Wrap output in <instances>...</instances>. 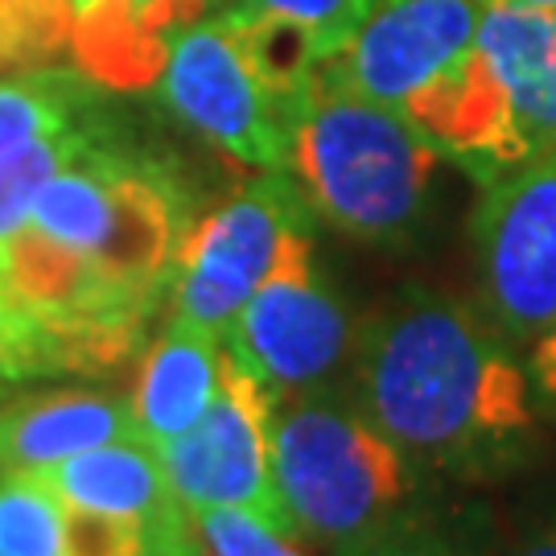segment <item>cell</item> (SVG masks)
Masks as SVG:
<instances>
[{
    "instance_id": "obj_1",
    "label": "cell",
    "mask_w": 556,
    "mask_h": 556,
    "mask_svg": "<svg viewBox=\"0 0 556 556\" xmlns=\"http://www.w3.org/2000/svg\"><path fill=\"white\" fill-rule=\"evenodd\" d=\"M186 231L178 174L100 128L0 252V379L108 376L140 355Z\"/></svg>"
},
{
    "instance_id": "obj_2",
    "label": "cell",
    "mask_w": 556,
    "mask_h": 556,
    "mask_svg": "<svg viewBox=\"0 0 556 556\" xmlns=\"http://www.w3.org/2000/svg\"><path fill=\"white\" fill-rule=\"evenodd\" d=\"M355 408L404 457L457 478H498L532 454L536 396L516 346L482 309L408 285L358 326Z\"/></svg>"
},
{
    "instance_id": "obj_3",
    "label": "cell",
    "mask_w": 556,
    "mask_h": 556,
    "mask_svg": "<svg viewBox=\"0 0 556 556\" xmlns=\"http://www.w3.org/2000/svg\"><path fill=\"white\" fill-rule=\"evenodd\" d=\"M309 211L371 248H413L433 211L441 153L400 108L318 71L289 128V161Z\"/></svg>"
},
{
    "instance_id": "obj_4",
    "label": "cell",
    "mask_w": 556,
    "mask_h": 556,
    "mask_svg": "<svg viewBox=\"0 0 556 556\" xmlns=\"http://www.w3.org/2000/svg\"><path fill=\"white\" fill-rule=\"evenodd\" d=\"M318 66V50L298 25L223 4L174 41L153 91L169 116L219 153L285 169L289 128Z\"/></svg>"
},
{
    "instance_id": "obj_5",
    "label": "cell",
    "mask_w": 556,
    "mask_h": 556,
    "mask_svg": "<svg viewBox=\"0 0 556 556\" xmlns=\"http://www.w3.org/2000/svg\"><path fill=\"white\" fill-rule=\"evenodd\" d=\"M273 475L293 532L334 556H363L396 532L417 495V466L396 441L326 392L277 400Z\"/></svg>"
},
{
    "instance_id": "obj_6",
    "label": "cell",
    "mask_w": 556,
    "mask_h": 556,
    "mask_svg": "<svg viewBox=\"0 0 556 556\" xmlns=\"http://www.w3.org/2000/svg\"><path fill=\"white\" fill-rule=\"evenodd\" d=\"M314 211L289 169H260L181 239L174 318L223 338L236 314L298 248L314 243Z\"/></svg>"
},
{
    "instance_id": "obj_7",
    "label": "cell",
    "mask_w": 556,
    "mask_h": 556,
    "mask_svg": "<svg viewBox=\"0 0 556 556\" xmlns=\"http://www.w3.org/2000/svg\"><path fill=\"white\" fill-rule=\"evenodd\" d=\"M470 239L482 314L511 346H532L556 321V153L482 186Z\"/></svg>"
},
{
    "instance_id": "obj_8",
    "label": "cell",
    "mask_w": 556,
    "mask_h": 556,
    "mask_svg": "<svg viewBox=\"0 0 556 556\" xmlns=\"http://www.w3.org/2000/svg\"><path fill=\"white\" fill-rule=\"evenodd\" d=\"M358 326L314 264V243L298 248L223 330V351L268 396L321 392L355 358Z\"/></svg>"
},
{
    "instance_id": "obj_9",
    "label": "cell",
    "mask_w": 556,
    "mask_h": 556,
    "mask_svg": "<svg viewBox=\"0 0 556 556\" xmlns=\"http://www.w3.org/2000/svg\"><path fill=\"white\" fill-rule=\"evenodd\" d=\"M273 408L277 396H268L223 351L219 396L181 438L157 445L165 478L186 516L211 507H239L264 519L268 528L298 536L273 475Z\"/></svg>"
},
{
    "instance_id": "obj_10",
    "label": "cell",
    "mask_w": 556,
    "mask_h": 556,
    "mask_svg": "<svg viewBox=\"0 0 556 556\" xmlns=\"http://www.w3.org/2000/svg\"><path fill=\"white\" fill-rule=\"evenodd\" d=\"M482 13L486 0H371L318 71L367 100L404 108L475 46Z\"/></svg>"
},
{
    "instance_id": "obj_11",
    "label": "cell",
    "mask_w": 556,
    "mask_h": 556,
    "mask_svg": "<svg viewBox=\"0 0 556 556\" xmlns=\"http://www.w3.org/2000/svg\"><path fill=\"white\" fill-rule=\"evenodd\" d=\"M400 112L417 124L420 137L438 149L441 161L470 174L478 186H491L507 169L528 161L507 91L478 46H470Z\"/></svg>"
},
{
    "instance_id": "obj_12",
    "label": "cell",
    "mask_w": 556,
    "mask_h": 556,
    "mask_svg": "<svg viewBox=\"0 0 556 556\" xmlns=\"http://www.w3.org/2000/svg\"><path fill=\"white\" fill-rule=\"evenodd\" d=\"M108 441H144L132 404L103 392H29L0 400V478H25Z\"/></svg>"
},
{
    "instance_id": "obj_13",
    "label": "cell",
    "mask_w": 556,
    "mask_h": 556,
    "mask_svg": "<svg viewBox=\"0 0 556 556\" xmlns=\"http://www.w3.org/2000/svg\"><path fill=\"white\" fill-rule=\"evenodd\" d=\"M475 46L507 91L528 161L556 153V9L486 4Z\"/></svg>"
},
{
    "instance_id": "obj_14",
    "label": "cell",
    "mask_w": 556,
    "mask_h": 556,
    "mask_svg": "<svg viewBox=\"0 0 556 556\" xmlns=\"http://www.w3.org/2000/svg\"><path fill=\"white\" fill-rule=\"evenodd\" d=\"M71 511H96V516H128L144 523L186 516L174 498L157 450L149 441H108L96 450H83L46 466L38 475Z\"/></svg>"
},
{
    "instance_id": "obj_15",
    "label": "cell",
    "mask_w": 556,
    "mask_h": 556,
    "mask_svg": "<svg viewBox=\"0 0 556 556\" xmlns=\"http://www.w3.org/2000/svg\"><path fill=\"white\" fill-rule=\"evenodd\" d=\"M219 383L223 338L169 318L161 338H153V346L140 358L132 417L144 441L157 450L165 441L181 438L219 396Z\"/></svg>"
},
{
    "instance_id": "obj_16",
    "label": "cell",
    "mask_w": 556,
    "mask_h": 556,
    "mask_svg": "<svg viewBox=\"0 0 556 556\" xmlns=\"http://www.w3.org/2000/svg\"><path fill=\"white\" fill-rule=\"evenodd\" d=\"M103 116V87L75 66H29L0 79V161L29 144Z\"/></svg>"
},
{
    "instance_id": "obj_17",
    "label": "cell",
    "mask_w": 556,
    "mask_h": 556,
    "mask_svg": "<svg viewBox=\"0 0 556 556\" xmlns=\"http://www.w3.org/2000/svg\"><path fill=\"white\" fill-rule=\"evenodd\" d=\"M75 29L71 0H0V71L50 66Z\"/></svg>"
},
{
    "instance_id": "obj_18",
    "label": "cell",
    "mask_w": 556,
    "mask_h": 556,
    "mask_svg": "<svg viewBox=\"0 0 556 556\" xmlns=\"http://www.w3.org/2000/svg\"><path fill=\"white\" fill-rule=\"evenodd\" d=\"M66 507L38 478H4L0 486V556H62Z\"/></svg>"
},
{
    "instance_id": "obj_19",
    "label": "cell",
    "mask_w": 556,
    "mask_h": 556,
    "mask_svg": "<svg viewBox=\"0 0 556 556\" xmlns=\"http://www.w3.org/2000/svg\"><path fill=\"white\" fill-rule=\"evenodd\" d=\"M190 516L144 523L128 516H96V511H71L66 507V532H62V556H153L161 536L169 528L186 523Z\"/></svg>"
},
{
    "instance_id": "obj_20",
    "label": "cell",
    "mask_w": 556,
    "mask_h": 556,
    "mask_svg": "<svg viewBox=\"0 0 556 556\" xmlns=\"http://www.w3.org/2000/svg\"><path fill=\"white\" fill-rule=\"evenodd\" d=\"M236 9H256L268 17H280L298 25L305 38L314 41L318 59H330L342 41L358 29V21L367 17L371 0H219Z\"/></svg>"
},
{
    "instance_id": "obj_21",
    "label": "cell",
    "mask_w": 556,
    "mask_h": 556,
    "mask_svg": "<svg viewBox=\"0 0 556 556\" xmlns=\"http://www.w3.org/2000/svg\"><path fill=\"white\" fill-rule=\"evenodd\" d=\"M190 523L206 556H305L289 532H277L239 507H211L190 516Z\"/></svg>"
},
{
    "instance_id": "obj_22",
    "label": "cell",
    "mask_w": 556,
    "mask_h": 556,
    "mask_svg": "<svg viewBox=\"0 0 556 556\" xmlns=\"http://www.w3.org/2000/svg\"><path fill=\"white\" fill-rule=\"evenodd\" d=\"M523 367H528V379H532L536 408L548 413V417H556V321L528 346Z\"/></svg>"
},
{
    "instance_id": "obj_23",
    "label": "cell",
    "mask_w": 556,
    "mask_h": 556,
    "mask_svg": "<svg viewBox=\"0 0 556 556\" xmlns=\"http://www.w3.org/2000/svg\"><path fill=\"white\" fill-rule=\"evenodd\" d=\"M363 556H457L445 540L425 536V532H413L400 523L396 532H388L383 540H376Z\"/></svg>"
},
{
    "instance_id": "obj_24",
    "label": "cell",
    "mask_w": 556,
    "mask_h": 556,
    "mask_svg": "<svg viewBox=\"0 0 556 556\" xmlns=\"http://www.w3.org/2000/svg\"><path fill=\"white\" fill-rule=\"evenodd\" d=\"M153 556H206V553H202L199 536L190 532V519H186V523H178V528H169V532L161 536L157 553H153Z\"/></svg>"
},
{
    "instance_id": "obj_25",
    "label": "cell",
    "mask_w": 556,
    "mask_h": 556,
    "mask_svg": "<svg viewBox=\"0 0 556 556\" xmlns=\"http://www.w3.org/2000/svg\"><path fill=\"white\" fill-rule=\"evenodd\" d=\"M516 556H556V528L540 532L536 540H528V544H523Z\"/></svg>"
},
{
    "instance_id": "obj_26",
    "label": "cell",
    "mask_w": 556,
    "mask_h": 556,
    "mask_svg": "<svg viewBox=\"0 0 556 556\" xmlns=\"http://www.w3.org/2000/svg\"><path fill=\"white\" fill-rule=\"evenodd\" d=\"M486 4H536V9H556V0H486Z\"/></svg>"
},
{
    "instance_id": "obj_27",
    "label": "cell",
    "mask_w": 556,
    "mask_h": 556,
    "mask_svg": "<svg viewBox=\"0 0 556 556\" xmlns=\"http://www.w3.org/2000/svg\"><path fill=\"white\" fill-rule=\"evenodd\" d=\"M91 4H103V0H71V9L79 13V9H91Z\"/></svg>"
}]
</instances>
